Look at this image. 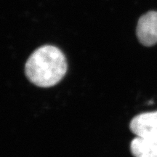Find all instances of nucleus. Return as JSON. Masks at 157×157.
Wrapping results in <instances>:
<instances>
[{
	"label": "nucleus",
	"instance_id": "obj_1",
	"mask_svg": "<svg viewBox=\"0 0 157 157\" xmlns=\"http://www.w3.org/2000/svg\"><path fill=\"white\" fill-rule=\"evenodd\" d=\"M67 61L60 49L52 45L40 47L25 63V74L31 83L50 87L62 80L67 71Z\"/></svg>",
	"mask_w": 157,
	"mask_h": 157
},
{
	"label": "nucleus",
	"instance_id": "obj_2",
	"mask_svg": "<svg viewBox=\"0 0 157 157\" xmlns=\"http://www.w3.org/2000/svg\"><path fill=\"white\" fill-rule=\"evenodd\" d=\"M129 129L137 137L157 140V111L135 116L129 123Z\"/></svg>",
	"mask_w": 157,
	"mask_h": 157
},
{
	"label": "nucleus",
	"instance_id": "obj_3",
	"mask_svg": "<svg viewBox=\"0 0 157 157\" xmlns=\"http://www.w3.org/2000/svg\"><path fill=\"white\" fill-rule=\"evenodd\" d=\"M136 34L139 42L151 47L157 43V11H149L138 20Z\"/></svg>",
	"mask_w": 157,
	"mask_h": 157
},
{
	"label": "nucleus",
	"instance_id": "obj_4",
	"mask_svg": "<svg viewBox=\"0 0 157 157\" xmlns=\"http://www.w3.org/2000/svg\"><path fill=\"white\" fill-rule=\"evenodd\" d=\"M130 151L134 157H157V140L135 137L131 141Z\"/></svg>",
	"mask_w": 157,
	"mask_h": 157
}]
</instances>
